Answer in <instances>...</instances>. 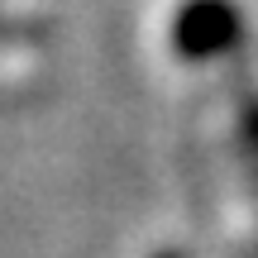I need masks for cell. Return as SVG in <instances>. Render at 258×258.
<instances>
[{"mask_svg": "<svg viewBox=\"0 0 258 258\" xmlns=\"http://www.w3.org/2000/svg\"><path fill=\"white\" fill-rule=\"evenodd\" d=\"M177 57L186 62H215L244 43V15L234 0H182L167 24Z\"/></svg>", "mask_w": 258, "mask_h": 258, "instance_id": "6da1fadb", "label": "cell"}, {"mask_svg": "<svg viewBox=\"0 0 258 258\" xmlns=\"http://www.w3.org/2000/svg\"><path fill=\"white\" fill-rule=\"evenodd\" d=\"M153 258H182V253H172V249H163V253H153Z\"/></svg>", "mask_w": 258, "mask_h": 258, "instance_id": "3957f363", "label": "cell"}, {"mask_svg": "<svg viewBox=\"0 0 258 258\" xmlns=\"http://www.w3.org/2000/svg\"><path fill=\"white\" fill-rule=\"evenodd\" d=\"M244 139H249V148L258 153V96L244 105Z\"/></svg>", "mask_w": 258, "mask_h": 258, "instance_id": "7a4b0ae2", "label": "cell"}]
</instances>
